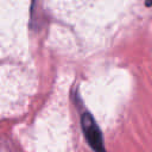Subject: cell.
<instances>
[{"instance_id": "cell-1", "label": "cell", "mask_w": 152, "mask_h": 152, "mask_svg": "<svg viewBox=\"0 0 152 152\" xmlns=\"http://www.w3.org/2000/svg\"><path fill=\"white\" fill-rule=\"evenodd\" d=\"M81 125H82V131L84 133V137L88 144L91 146V148L95 151H103L104 147H103L101 131L89 113H83L81 118Z\"/></svg>"}, {"instance_id": "cell-2", "label": "cell", "mask_w": 152, "mask_h": 152, "mask_svg": "<svg viewBox=\"0 0 152 152\" xmlns=\"http://www.w3.org/2000/svg\"><path fill=\"white\" fill-rule=\"evenodd\" d=\"M145 5H146V6H148V7H150V6H152V0H146Z\"/></svg>"}]
</instances>
